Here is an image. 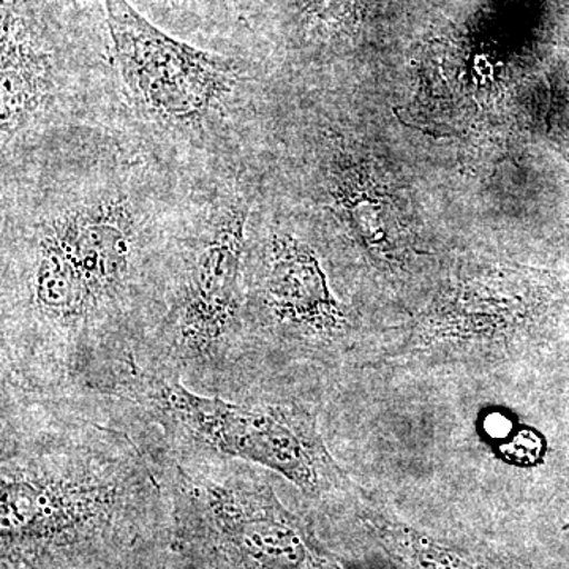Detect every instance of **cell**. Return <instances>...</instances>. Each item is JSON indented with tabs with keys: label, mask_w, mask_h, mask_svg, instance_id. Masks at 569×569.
Segmentation results:
<instances>
[{
	"label": "cell",
	"mask_w": 569,
	"mask_h": 569,
	"mask_svg": "<svg viewBox=\"0 0 569 569\" xmlns=\"http://www.w3.org/2000/svg\"><path fill=\"white\" fill-rule=\"evenodd\" d=\"M134 171L63 170L3 213V388L126 387L173 271ZM36 392V395H37Z\"/></svg>",
	"instance_id": "obj_1"
},
{
	"label": "cell",
	"mask_w": 569,
	"mask_h": 569,
	"mask_svg": "<svg viewBox=\"0 0 569 569\" xmlns=\"http://www.w3.org/2000/svg\"><path fill=\"white\" fill-rule=\"evenodd\" d=\"M249 223V193L231 190L209 203L183 241L151 336L152 372H208L244 339Z\"/></svg>",
	"instance_id": "obj_4"
},
{
	"label": "cell",
	"mask_w": 569,
	"mask_h": 569,
	"mask_svg": "<svg viewBox=\"0 0 569 569\" xmlns=\"http://www.w3.org/2000/svg\"><path fill=\"white\" fill-rule=\"evenodd\" d=\"M112 63L122 93L159 132L201 140L219 129L241 97L244 71L216 52L163 32L130 6L103 0Z\"/></svg>",
	"instance_id": "obj_6"
},
{
	"label": "cell",
	"mask_w": 569,
	"mask_h": 569,
	"mask_svg": "<svg viewBox=\"0 0 569 569\" xmlns=\"http://www.w3.org/2000/svg\"><path fill=\"white\" fill-rule=\"evenodd\" d=\"M258 252L250 247L246 321L254 317L272 336L307 346L339 342L350 320L310 246L279 231Z\"/></svg>",
	"instance_id": "obj_8"
},
{
	"label": "cell",
	"mask_w": 569,
	"mask_h": 569,
	"mask_svg": "<svg viewBox=\"0 0 569 569\" xmlns=\"http://www.w3.org/2000/svg\"><path fill=\"white\" fill-rule=\"evenodd\" d=\"M307 14L329 28L346 26L353 18L356 0H302Z\"/></svg>",
	"instance_id": "obj_11"
},
{
	"label": "cell",
	"mask_w": 569,
	"mask_h": 569,
	"mask_svg": "<svg viewBox=\"0 0 569 569\" xmlns=\"http://www.w3.org/2000/svg\"><path fill=\"white\" fill-rule=\"evenodd\" d=\"M553 284L530 271L488 272L456 284L408 339L415 358L477 359L503 355L541 320Z\"/></svg>",
	"instance_id": "obj_7"
},
{
	"label": "cell",
	"mask_w": 569,
	"mask_h": 569,
	"mask_svg": "<svg viewBox=\"0 0 569 569\" xmlns=\"http://www.w3.org/2000/svg\"><path fill=\"white\" fill-rule=\"evenodd\" d=\"M0 126L2 160L51 126L70 80L47 26L24 0H2Z\"/></svg>",
	"instance_id": "obj_9"
},
{
	"label": "cell",
	"mask_w": 569,
	"mask_h": 569,
	"mask_svg": "<svg viewBox=\"0 0 569 569\" xmlns=\"http://www.w3.org/2000/svg\"><path fill=\"white\" fill-rule=\"evenodd\" d=\"M164 470L121 429L2 407V569H89L133 546Z\"/></svg>",
	"instance_id": "obj_2"
},
{
	"label": "cell",
	"mask_w": 569,
	"mask_h": 569,
	"mask_svg": "<svg viewBox=\"0 0 569 569\" xmlns=\"http://www.w3.org/2000/svg\"><path fill=\"white\" fill-rule=\"evenodd\" d=\"M167 488L174 549L206 569H346L252 470L176 460Z\"/></svg>",
	"instance_id": "obj_3"
},
{
	"label": "cell",
	"mask_w": 569,
	"mask_h": 569,
	"mask_svg": "<svg viewBox=\"0 0 569 569\" xmlns=\"http://www.w3.org/2000/svg\"><path fill=\"white\" fill-rule=\"evenodd\" d=\"M367 526L389 556L407 569H498L459 546L432 537L417 527L369 515Z\"/></svg>",
	"instance_id": "obj_10"
},
{
	"label": "cell",
	"mask_w": 569,
	"mask_h": 569,
	"mask_svg": "<svg viewBox=\"0 0 569 569\" xmlns=\"http://www.w3.org/2000/svg\"><path fill=\"white\" fill-rule=\"evenodd\" d=\"M141 395L164 430L212 456L244 460L320 498L350 485L332 458L316 418L295 403L230 402L194 392L179 377L141 370L129 391Z\"/></svg>",
	"instance_id": "obj_5"
},
{
	"label": "cell",
	"mask_w": 569,
	"mask_h": 569,
	"mask_svg": "<svg viewBox=\"0 0 569 569\" xmlns=\"http://www.w3.org/2000/svg\"><path fill=\"white\" fill-rule=\"evenodd\" d=\"M163 2L178 3V2H183V0H163Z\"/></svg>",
	"instance_id": "obj_12"
}]
</instances>
